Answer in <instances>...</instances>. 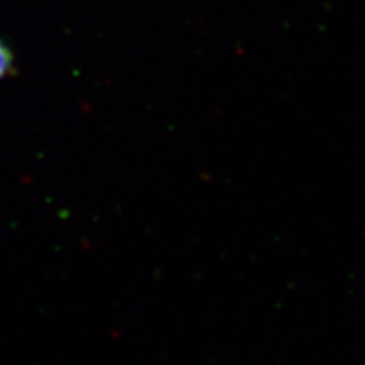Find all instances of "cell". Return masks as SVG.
<instances>
[{
	"instance_id": "cell-1",
	"label": "cell",
	"mask_w": 365,
	"mask_h": 365,
	"mask_svg": "<svg viewBox=\"0 0 365 365\" xmlns=\"http://www.w3.org/2000/svg\"><path fill=\"white\" fill-rule=\"evenodd\" d=\"M14 73V53L11 48L0 39V80L7 78Z\"/></svg>"
}]
</instances>
